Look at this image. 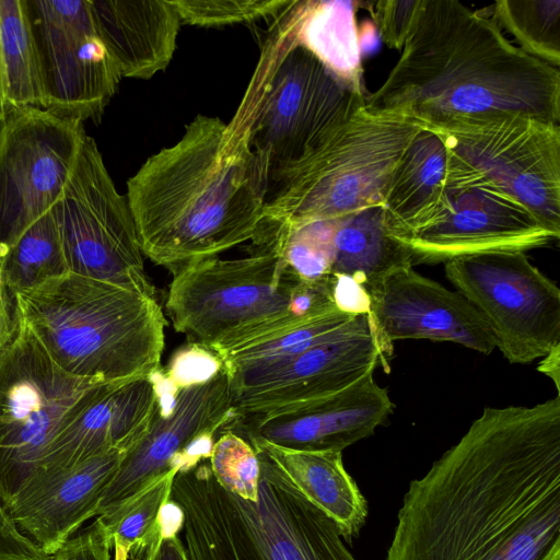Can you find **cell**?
<instances>
[{"label": "cell", "instance_id": "1", "mask_svg": "<svg viewBox=\"0 0 560 560\" xmlns=\"http://www.w3.org/2000/svg\"><path fill=\"white\" fill-rule=\"evenodd\" d=\"M386 560H560V398L487 407L410 481Z\"/></svg>", "mask_w": 560, "mask_h": 560}, {"label": "cell", "instance_id": "2", "mask_svg": "<svg viewBox=\"0 0 560 560\" xmlns=\"http://www.w3.org/2000/svg\"><path fill=\"white\" fill-rule=\"evenodd\" d=\"M268 159L218 117L197 115L127 182L141 252L174 275L262 231Z\"/></svg>", "mask_w": 560, "mask_h": 560}, {"label": "cell", "instance_id": "3", "mask_svg": "<svg viewBox=\"0 0 560 560\" xmlns=\"http://www.w3.org/2000/svg\"><path fill=\"white\" fill-rule=\"evenodd\" d=\"M365 105L420 125L504 115L560 120V72L457 0H424L401 54Z\"/></svg>", "mask_w": 560, "mask_h": 560}, {"label": "cell", "instance_id": "4", "mask_svg": "<svg viewBox=\"0 0 560 560\" xmlns=\"http://www.w3.org/2000/svg\"><path fill=\"white\" fill-rule=\"evenodd\" d=\"M14 298L20 318L68 374L125 383L161 369L166 319L156 299L73 272Z\"/></svg>", "mask_w": 560, "mask_h": 560}, {"label": "cell", "instance_id": "5", "mask_svg": "<svg viewBox=\"0 0 560 560\" xmlns=\"http://www.w3.org/2000/svg\"><path fill=\"white\" fill-rule=\"evenodd\" d=\"M421 127L405 110L360 104L298 160L270 170L262 225L299 226L383 206Z\"/></svg>", "mask_w": 560, "mask_h": 560}, {"label": "cell", "instance_id": "6", "mask_svg": "<svg viewBox=\"0 0 560 560\" xmlns=\"http://www.w3.org/2000/svg\"><path fill=\"white\" fill-rule=\"evenodd\" d=\"M241 258L212 257L173 275L165 308L177 332L217 355L306 319L293 310L303 281L285 262L273 235ZM310 319V318H308Z\"/></svg>", "mask_w": 560, "mask_h": 560}, {"label": "cell", "instance_id": "7", "mask_svg": "<svg viewBox=\"0 0 560 560\" xmlns=\"http://www.w3.org/2000/svg\"><path fill=\"white\" fill-rule=\"evenodd\" d=\"M253 82L228 127L264 154L270 170L298 160L365 102L294 38V13L281 16Z\"/></svg>", "mask_w": 560, "mask_h": 560}, {"label": "cell", "instance_id": "8", "mask_svg": "<svg viewBox=\"0 0 560 560\" xmlns=\"http://www.w3.org/2000/svg\"><path fill=\"white\" fill-rule=\"evenodd\" d=\"M108 384L66 373L19 316L0 353V502L4 506L40 468L59 429Z\"/></svg>", "mask_w": 560, "mask_h": 560}, {"label": "cell", "instance_id": "9", "mask_svg": "<svg viewBox=\"0 0 560 560\" xmlns=\"http://www.w3.org/2000/svg\"><path fill=\"white\" fill-rule=\"evenodd\" d=\"M50 211L69 272L156 299L127 197L116 189L95 140L88 133Z\"/></svg>", "mask_w": 560, "mask_h": 560}, {"label": "cell", "instance_id": "10", "mask_svg": "<svg viewBox=\"0 0 560 560\" xmlns=\"http://www.w3.org/2000/svg\"><path fill=\"white\" fill-rule=\"evenodd\" d=\"M450 155L560 235V127L524 115L421 125Z\"/></svg>", "mask_w": 560, "mask_h": 560}, {"label": "cell", "instance_id": "11", "mask_svg": "<svg viewBox=\"0 0 560 560\" xmlns=\"http://www.w3.org/2000/svg\"><path fill=\"white\" fill-rule=\"evenodd\" d=\"M445 275L510 363H529L560 345V290L524 252L455 258L445 262Z\"/></svg>", "mask_w": 560, "mask_h": 560}, {"label": "cell", "instance_id": "12", "mask_svg": "<svg viewBox=\"0 0 560 560\" xmlns=\"http://www.w3.org/2000/svg\"><path fill=\"white\" fill-rule=\"evenodd\" d=\"M559 236L522 203L448 153L447 185L440 206L430 219L398 241L417 265L445 264L486 253H525L547 246Z\"/></svg>", "mask_w": 560, "mask_h": 560}, {"label": "cell", "instance_id": "13", "mask_svg": "<svg viewBox=\"0 0 560 560\" xmlns=\"http://www.w3.org/2000/svg\"><path fill=\"white\" fill-rule=\"evenodd\" d=\"M37 56L42 108L100 121L121 80L100 36L90 0H26Z\"/></svg>", "mask_w": 560, "mask_h": 560}, {"label": "cell", "instance_id": "14", "mask_svg": "<svg viewBox=\"0 0 560 560\" xmlns=\"http://www.w3.org/2000/svg\"><path fill=\"white\" fill-rule=\"evenodd\" d=\"M83 122L40 107L0 121V259L51 210L70 177Z\"/></svg>", "mask_w": 560, "mask_h": 560}, {"label": "cell", "instance_id": "15", "mask_svg": "<svg viewBox=\"0 0 560 560\" xmlns=\"http://www.w3.org/2000/svg\"><path fill=\"white\" fill-rule=\"evenodd\" d=\"M234 418L231 383L224 368L207 382L177 388L171 407L162 406L158 399L150 427L126 451L103 493L97 516L170 471L190 469L208 459L217 433Z\"/></svg>", "mask_w": 560, "mask_h": 560}, {"label": "cell", "instance_id": "16", "mask_svg": "<svg viewBox=\"0 0 560 560\" xmlns=\"http://www.w3.org/2000/svg\"><path fill=\"white\" fill-rule=\"evenodd\" d=\"M381 354L369 314L296 357L230 377L235 417L268 413L339 393L373 373Z\"/></svg>", "mask_w": 560, "mask_h": 560}, {"label": "cell", "instance_id": "17", "mask_svg": "<svg viewBox=\"0 0 560 560\" xmlns=\"http://www.w3.org/2000/svg\"><path fill=\"white\" fill-rule=\"evenodd\" d=\"M256 502L237 495L245 523L235 560H357L336 524L314 505L264 451Z\"/></svg>", "mask_w": 560, "mask_h": 560}, {"label": "cell", "instance_id": "18", "mask_svg": "<svg viewBox=\"0 0 560 560\" xmlns=\"http://www.w3.org/2000/svg\"><path fill=\"white\" fill-rule=\"evenodd\" d=\"M369 295L371 331L386 370L397 340L452 341L483 354L495 348L486 320L463 294L412 267L390 273Z\"/></svg>", "mask_w": 560, "mask_h": 560}, {"label": "cell", "instance_id": "19", "mask_svg": "<svg viewBox=\"0 0 560 560\" xmlns=\"http://www.w3.org/2000/svg\"><path fill=\"white\" fill-rule=\"evenodd\" d=\"M393 409L387 390L369 373L352 386L324 398L268 413L235 417L224 430L247 442L342 452L372 435Z\"/></svg>", "mask_w": 560, "mask_h": 560}, {"label": "cell", "instance_id": "20", "mask_svg": "<svg viewBox=\"0 0 560 560\" xmlns=\"http://www.w3.org/2000/svg\"><path fill=\"white\" fill-rule=\"evenodd\" d=\"M125 453L112 450L71 467L39 468L4 505L10 520L45 556H52L97 516Z\"/></svg>", "mask_w": 560, "mask_h": 560}, {"label": "cell", "instance_id": "21", "mask_svg": "<svg viewBox=\"0 0 560 560\" xmlns=\"http://www.w3.org/2000/svg\"><path fill=\"white\" fill-rule=\"evenodd\" d=\"M158 399L156 372L108 384L59 429L43 454L40 468L71 467L112 450H129L150 427Z\"/></svg>", "mask_w": 560, "mask_h": 560}, {"label": "cell", "instance_id": "22", "mask_svg": "<svg viewBox=\"0 0 560 560\" xmlns=\"http://www.w3.org/2000/svg\"><path fill=\"white\" fill-rule=\"evenodd\" d=\"M121 77L148 80L173 59L180 18L171 0H90Z\"/></svg>", "mask_w": 560, "mask_h": 560}, {"label": "cell", "instance_id": "23", "mask_svg": "<svg viewBox=\"0 0 560 560\" xmlns=\"http://www.w3.org/2000/svg\"><path fill=\"white\" fill-rule=\"evenodd\" d=\"M248 443L264 451L288 474L300 491L336 524L345 541L359 537L369 508L343 466L342 452L291 450L262 441Z\"/></svg>", "mask_w": 560, "mask_h": 560}, {"label": "cell", "instance_id": "24", "mask_svg": "<svg viewBox=\"0 0 560 560\" xmlns=\"http://www.w3.org/2000/svg\"><path fill=\"white\" fill-rule=\"evenodd\" d=\"M447 174L448 152L444 142L422 126L402 153L383 205L387 228L395 238L409 234L435 212Z\"/></svg>", "mask_w": 560, "mask_h": 560}, {"label": "cell", "instance_id": "25", "mask_svg": "<svg viewBox=\"0 0 560 560\" xmlns=\"http://www.w3.org/2000/svg\"><path fill=\"white\" fill-rule=\"evenodd\" d=\"M412 266L410 252L387 228L383 206L334 220L330 275L353 278L369 293L390 273Z\"/></svg>", "mask_w": 560, "mask_h": 560}, {"label": "cell", "instance_id": "26", "mask_svg": "<svg viewBox=\"0 0 560 560\" xmlns=\"http://www.w3.org/2000/svg\"><path fill=\"white\" fill-rule=\"evenodd\" d=\"M358 5L351 0L298 1L293 9L294 38L342 84L366 97L355 21Z\"/></svg>", "mask_w": 560, "mask_h": 560}, {"label": "cell", "instance_id": "27", "mask_svg": "<svg viewBox=\"0 0 560 560\" xmlns=\"http://www.w3.org/2000/svg\"><path fill=\"white\" fill-rule=\"evenodd\" d=\"M42 86L26 0H0V121L40 107Z\"/></svg>", "mask_w": 560, "mask_h": 560}, {"label": "cell", "instance_id": "28", "mask_svg": "<svg viewBox=\"0 0 560 560\" xmlns=\"http://www.w3.org/2000/svg\"><path fill=\"white\" fill-rule=\"evenodd\" d=\"M357 315L339 308L229 349L218 357L229 376L288 361L330 337Z\"/></svg>", "mask_w": 560, "mask_h": 560}, {"label": "cell", "instance_id": "29", "mask_svg": "<svg viewBox=\"0 0 560 560\" xmlns=\"http://www.w3.org/2000/svg\"><path fill=\"white\" fill-rule=\"evenodd\" d=\"M2 280L14 296L69 272L51 211L33 223L0 259Z\"/></svg>", "mask_w": 560, "mask_h": 560}, {"label": "cell", "instance_id": "30", "mask_svg": "<svg viewBox=\"0 0 560 560\" xmlns=\"http://www.w3.org/2000/svg\"><path fill=\"white\" fill-rule=\"evenodd\" d=\"M176 474L170 471L97 516L114 550L113 560H128L130 555L147 548L159 528L162 509L170 501Z\"/></svg>", "mask_w": 560, "mask_h": 560}, {"label": "cell", "instance_id": "31", "mask_svg": "<svg viewBox=\"0 0 560 560\" xmlns=\"http://www.w3.org/2000/svg\"><path fill=\"white\" fill-rule=\"evenodd\" d=\"M493 20L527 55L555 68L560 65V0H501Z\"/></svg>", "mask_w": 560, "mask_h": 560}, {"label": "cell", "instance_id": "32", "mask_svg": "<svg viewBox=\"0 0 560 560\" xmlns=\"http://www.w3.org/2000/svg\"><path fill=\"white\" fill-rule=\"evenodd\" d=\"M209 460L213 476L225 490L257 501L260 464L256 451L245 439L232 431H221Z\"/></svg>", "mask_w": 560, "mask_h": 560}, {"label": "cell", "instance_id": "33", "mask_svg": "<svg viewBox=\"0 0 560 560\" xmlns=\"http://www.w3.org/2000/svg\"><path fill=\"white\" fill-rule=\"evenodd\" d=\"M182 24L218 27L278 19L298 0H171Z\"/></svg>", "mask_w": 560, "mask_h": 560}, {"label": "cell", "instance_id": "34", "mask_svg": "<svg viewBox=\"0 0 560 560\" xmlns=\"http://www.w3.org/2000/svg\"><path fill=\"white\" fill-rule=\"evenodd\" d=\"M424 0H380L366 3L381 39L393 49L401 50Z\"/></svg>", "mask_w": 560, "mask_h": 560}, {"label": "cell", "instance_id": "35", "mask_svg": "<svg viewBox=\"0 0 560 560\" xmlns=\"http://www.w3.org/2000/svg\"><path fill=\"white\" fill-rule=\"evenodd\" d=\"M223 369L221 359L208 348L189 342L178 349L165 369L164 377L175 388L203 383Z\"/></svg>", "mask_w": 560, "mask_h": 560}, {"label": "cell", "instance_id": "36", "mask_svg": "<svg viewBox=\"0 0 560 560\" xmlns=\"http://www.w3.org/2000/svg\"><path fill=\"white\" fill-rule=\"evenodd\" d=\"M182 527V511L168 501L162 509L159 528L145 548L143 560H188L185 545L177 535Z\"/></svg>", "mask_w": 560, "mask_h": 560}, {"label": "cell", "instance_id": "37", "mask_svg": "<svg viewBox=\"0 0 560 560\" xmlns=\"http://www.w3.org/2000/svg\"><path fill=\"white\" fill-rule=\"evenodd\" d=\"M107 533L96 517L88 527L80 529L52 556L51 560H113Z\"/></svg>", "mask_w": 560, "mask_h": 560}, {"label": "cell", "instance_id": "38", "mask_svg": "<svg viewBox=\"0 0 560 560\" xmlns=\"http://www.w3.org/2000/svg\"><path fill=\"white\" fill-rule=\"evenodd\" d=\"M34 544L25 538L10 520L0 502V560H47Z\"/></svg>", "mask_w": 560, "mask_h": 560}, {"label": "cell", "instance_id": "39", "mask_svg": "<svg viewBox=\"0 0 560 560\" xmlns=\"http://www.w3.org/2000/svg\"><path fill=\"white\" fill-rule=\"evenodd\" d=\"M334 277V300L336 306L351 315L369 314L370 295L366 289L353 278L335 275Z\"/></svg>", "mask_w": 560, "mask_h": 560}, {"label": "cell", "instance_id": "40", "mask_svg": "<svg viewBox=\"0 0 560 560\" xmlns=\"http://www.w3.org/2000/svg\"><path fill=\"white\" fill-rule=\"evenodd\" d=\"M18 326L15 298L7 289L0 270V353L14 337Z\"/></svg>", "mask_w": 560, "mask_h": 560}, {"label": "cell", "instance_id": "41", "mask_svg": "<svg viewBox=\"0 0 560 560\" xmlns=\"http://www.w3.org/2000/svg\"><path fill=\"white\" fill-rule=\"evenodd\" d=\"M537 370L551 378L557 390H560V345L542 357Z\"/></svg>", "mask_w": 560, "mask_h": 560}, {"label": "cell", "instance_id": "42", "mask_svg": "<svg viewBox=\"0 0 560 560\" xmlns=\"http://www.w3.org/2000/svg\"><path fill=\"white\" fill-rule=\"evenodd\" d=\"M47 560H51V559H50V556L47 558Z\"/></svg>", "mask_w": 560, "mask_h": 560}]
</instances>
